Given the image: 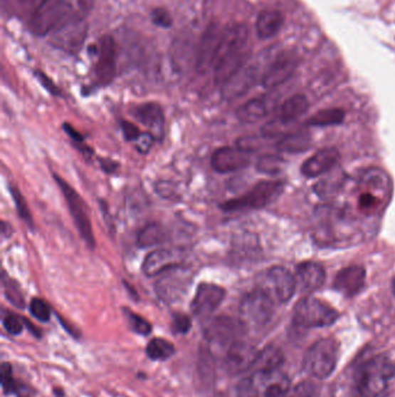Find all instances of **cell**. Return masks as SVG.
I'll list each match as a JSON object with an SVG mask.
<instances>
[{"label": "cell", "instance_id": "cell-44", "mask_svg": "<svg viewBox=\"0 0 395 397\" xmlns=\"http://www.w3.org/2000/svg\"><path fill=\"white\" fill-rule=\"evenodd\" d=\"M315 393V385L311 381L300 382L290 389L289 397H312Z\"/></svg>", "mask_w": 395, "mask_h": 397}, {"label": "cell", "instance_id": "cell-45", "mask_svg": "<svg viewBox=\"0 0 395 397\" xmlns=\"http://www.w3.org/2000/svg\"><path fill=\"white\" fill-rule=\"evenodd\" d=\"M151 19H152L154 25L162 27V29H169L172 26V22H173L171 14L165 9H156V10H153L152 13H151Z\"/></svg>", "mask_w": 395, "mask_h": 397}, {"label": "cell", "instance_id": "cell-25", "mask_svg": "<svg viewBox=\"0 0 395 397\" xmlns=\"http://www.w3.org/2000/svg\"><path fill=\"white\" fill-rule=\"evenodd\" d=\"M297 279L299 288L304 293H312L324 285L326 272L320 264L306 262L300 264L297 269Z\"/></svg>", "mask_w": 395, "mask_h": 397}, {"label": "cell", "instance_id": "cell-49", "mask_svg": "<svg viewBox=\"0 0 395 397\" xmlns=\"http://www.w3.org/2000/svg\"><path fill=\"white\" fill-rule=\"evenodd\" d=\"M63 129H64L65 134H68V136L71 138L72 143H84V136H83V135H81L80 133L75 128V127H72L70 123H63Z\"/></svg>", "mask_w": 395, "mask_h": 397}, {"label": "cell", "instance_id": "cell-27", "mask_svg": "<svg viewBox=\"0 0 395 397\" xmlns=\"http://www.w3.org/2000/svg\"><path fill=\"white\" fill-rule=\"evenodd\" d=\"M283 22V16L278 11H262L256 20V34L261 40L273 38L280 31Z\"/></svg>", "mask_w": 395, "mask_h": 397}, {"label": "cell", "instance_id": "cell-29", "mask_svg": "<svg viewBox=\"0 0 395 397\" xmlns=\"http://www.w3.org/2000/svg\"><path fill=\"white\" fill-rule=\"evenodd\" d=\"M283 352L276 346H267L258 352L256 363L253 365L252 371H270L280 369L283 365Z\"/></svg>", "mask_w": 395, "mask_h": 397}, {"label": "cell", "instance_id": "cell-22", "mask_svg": "<svg viewBox=\"0 0 395 397\" xmlns=\"http://www.w3.org/2000/svg\"><path fill=\"white\" fill-rule=\"evenodd\" d=\"M132 116L138 123L149 129L156 138H162L165 132V114L157 103H140L132 110Z\"/></svg>", "mask_w": 395, "mask_h": 397}, {"label": "cell", "instance_id": "cell-11", "mask_svg": "<svg viewBox=\"0 0 395 397\" xmlns=\"http://www.w3.org/2000/svg\"><path fill=\"white\" fill-rule=\"evenodd\" d=\"M247 331L248 328L241 322V319L231 316H217L206 321L203 328V336L211 344L231 346L241 341Z\"/></svg>", "mask_w": 395, "mask_h": 397}, {"label": "cell", "instance_id": "cell-51", "mask_svg": "<svg viewBox=\"0 0 395 397\" xmlns=\"http://www.w3.org/2000/svg\"><path fill=\"white\" fill-rule=\"evenodd\" d=\"M359 205H361L362 208H371L376 205V199L370 194H364L363 197H361Z\"/></svg>", "mask_w": 395, "mask_h": 397}, {"label": "cell", "instance_id": "cell-18", "mask_svg": "<svg viewBox=\"0 0 395 397\" xmlns=\"http://www.w3.org/2000/svg\"><path fill=\"white\" fill-rule=\"evenodd\" d=\"M182 259L184 252L179 249H157L144 259L142 271L149 278H153L175 266L184 265Z\"/></svg>", "mask_w": 395, "mask_h": 397}, {"label": "cell", "instance_id": "cell-15", "mask_svg": "<svg viewBox=\"0 0 395 397\" xmlns=\"http://www.w3.org/2000/svg\"><path fill=\"white\" fill-rule=\"evenodd\" d=\"M258 351L249 343L239 341L228 346L224 358V369L228 376H238L251 371L256 363Z\"/></svg>", "mask_w": 395, "mask_h": 397}, {"label": "cell", "instance_id": "cell-8", "mask_svg": "<svg viewBox=\"0 0 395 397\" xmlns=\"http://www.w3.org/2000/svg\"><path fill=\"white\" fill-rule=\"evenodd\" d=\"M55 182L60 188L66 205L69 207L70 213L75 222V227L78 229L83 241L88 244L90 250L95 247V238H94L92 222H90V214H88V206L83 200V197L79 195L78 192L72 187L69 182H66L64 179L60 178V175H53Z\"/></svg>", "mask_w": 395, "mask_h": 397}, {"label": "cell", "instance_id": "cell-21", "mask_svg": "<svg viewBox=\"0 0 395 397\" xmlns=\"http://www.w3.org/2000/svg\"><path fill=\"white\" fill-rule=\"evenodd\" d=\"M88 27L85 22H77L64 26L51 35V43L53 47L69 53H75L80 49L86 38Z\"/></svg>", "mask_w": 395, "mask_h": 397}, {"label": "cell", "instance_id": "cell-32", "mask_svg": "<svg viewBox=\"0 0 395 397\" xmlns=\"http://www.w3.org/2000/svg\"><path fill=\"white\" fill-rule=\"evenodd\" d=\"M165 230L158 223H149L145 225L137 236V245L140 249H149L162 244L165 241Z\"/></svg>", "mask_w": 395, "mask_h": 397}, {"label": "cell", "instance_id": "cell-20", "mask_svg": "<svg viewBox=\"0 0 395 397\" xmlns=\"http://www.w3.org/2000/svg\"><path fill=\"white\" fill-rule=\"evenodd\" d=\"M223 29H218V26L210 25L204 31L199 47H197L196 58H195V68L199 73H206L208 70L212 69V63L215 58L217 51L218 42L221 38Z\"/></svg>", "mask_w": 395, "mask_h": 397}, {"label": "cell", "instance_id": "cell-31", "mask_svg": "<svg viewBox=\"0 0 395 397\" xmlns=\"http://www.w3.org/2000/svg\"><path fill=\"white\" fill-rule=\"evenodd\" d=\"M310 147H311V136L304 132L290 133L277 143L278 150L288 153H302L307 150Z\"/></svg>", "mask_w": 395, "mask_h": 397}, {"label": "cell", "instance_id": "cell-7", "mask_svg": "<svg viewBox=\"0 0 395 397\" xmlns=\"http://www.w3.org/2000/svg\"><path fill=\"white\" fill-rule=\"evenodd\" d=\"M274 300L261 288L243 297L239 306V319L247 328L265 326L274 315Z\"/></svg>", "mask_w": 395, "mask_h": 397}, {"label": "cell", "instance_id": "cell-42", "mask_svg": "<svg viewBox=\"0 0 395 397\" xmlns=\"http://www.w3.org/2000/svg\"><path fill=\"white\" fill-rule=\"evenodd\" d=\"M3 326L4 329H5L10 335H20L22 330H23L25 321L18 317V316L14 315V314H9V315L5 316L3 319Z\"/></svg>", "mask_w": 395, "mask_h": 397}, {"label": "cell", "instance_id": "cell-28", "mask_svg": "<svg viewBox=\"0 0 395 397\" xmlns=\"http://www.w3.org/2000/svg\"><path fill=\"white\" fill-rule=\"evenodd\" d=\"M197 376L203 388L210 389L216 380L215 356H212L209 347H202L199 351V363H197Z\"/></svg>", "mask_w": 395, "mask_h": 397}, {"label": "cell", "instance_id": "cell-23", "mask_svg": "<svg viewBox=\"0 0 395 397\" xmlns=\"http://www.w3.org/2000/svg\"><path fill=\"white\" fill-rule=\"evenodd\" d=\"M364 267L358 265L349 266L346 269H341L334 279V289L344 295L352 297L358 294L365 286Z\"/></svg>", "mask_w": 395, "mask_h": 397}, {"label": "cell", "instance_id": "cell-35", "mask_svg": "<svg viewBox=\"0 0 395 397\" xmlns=\"http://www.w3.org/2000/svg\"><path fill=\"white\" fill-rule=\"evenodd\" d=\"M1 282H3L4 294H5L7 301L11 302L16 308L23 309L26 306V301L19 282L13 280V279L7 278L5 273L3 274Z\"/></svg>", "mask_w": 395, "mask_h": 397}, {"label": "cell", "instance_id": "cell-10", "mask_svg": "<svg viewBox=\"0 0 395 397\" xmlns=\"http://www.w3.org/2000/svg\"><path fill=\"white\" fill-rule=\"evenodd\" d=\"M193 271L184 265L175 266L160 274L156 284V292L160 300L165 304H175L187 294L191 282Z\"/></svg>", "mask_w": 395, "mask_h": 397}, {"label": "cell", "instance_id": "cell-43", "mask_svg": "<svg viewBox=\"0 0 395 397\" xmlns=\"http://www.w3.org/2000/svg\"><path fill=\"white\" fill-rule=\"evenodd\" d=\"M172 328H173V331L177 334L184 335L191 328V319L186 314H174L173 319H172Z\"/></svg>", "mask_w": 395, "mask_h": 397}, {"label": "cell", "instance_id": "cell-37", "mask_svg": "<svg viewBox=\"0 0 395 397\" xmlns=\"http://www.w3.org/2000/svg\"><path fill=\"white\" fill-rule=\"evenodd\" d=\"M289 123H291L285 121V120L282 119L280 116H277V118L270 120L269 123H265V125L262 127V135L267 138H278V136H283L284 138V136H287V135L290 134V133L288 132L290 127Z\"/></svg>", "mask_w": 395, "mask_h": 397}, {"label": "cell", "instance_id": "cell-52", "mask_svg": "<svg viewBox=\"0 0 395 397\" xmlns=\"http://www.w3.org/2000/svg\"><path fill=\"white\" fill-rule=\"evenodd\" d=\"M12 227L11 225H7L5 221L1 222V236H3V239L5 238L11 237V234H12Z\"/></svg>", "mask_w": 395, "mask_h": 397}, {"label": "cell", "instance_id": "cell-39", "mask_svg": "<svg viewBox=\"0 0 395 397\" xmlns=\"http://www.w3.org/2000/svg\"><path fill=\"white\" fill-rule=\"evenodd\" d=\"M123 311H125V319L128 321L129 326H130L132 331L142 336H147L151 334L152 326H151V323L149 321H147V319L138 315V314L131 311V310L123 309Z\"/></svg>", "mask_w": 395, "mask_h": 397}, {"label": "cell", "instance_id": "cell-26", "mask_svg": "<svg viewBox=\"0 0 395 397\" xmlns=\"http://www.w3.org/2000/svg\"><path fill=\"white\" fill-rule=\"evenodd\" d=\"M273 100L269 97H258L243 103L236 112L238 119L243 123H256L265 119L271 110Z\"/></svg>", "mask_w": 395, "mask_h": 397}, {"label": "cell", "instance_id": "cell-4", "mask_svg": "<svg viewBox=\"0 0 395 397\" xmlns=\"http://www.w3.org/2000/svg\"><path fill=\"white\" fill-rule=\"evenodd\" d=\"M289 391L290 378L280 369L254 371L238 387L241 397H283Z\"/></svg>", "mask_w": 395, "mask_h": 397}, {"label": "cell", "instance_id": "cell-13", "mask_svg": "<svg viewBox=\"0 0 395 397\" xmlns=\"http://www.w3.org/2000/svg\"><path fill=\"white\" fill-rule=\"evenodd\" d=\"M226 297V291L211 282H202L197 286L190 309L199 319H206L215 313Z\"/></svg>", "mask_w": 395, "mask_h": 397}, {"label": "cell", "instance_id": "cell-1", "mask_svg": "<svg viewBox=\"0 0 395 397\" xmlns=\"http://www.w3.org/2000/svg\"><path fill=\"white\" fill-rule=\"evenodd\" d=\"M93 9V0H40L29 19L31 31L47 36L64 26L84 22Z\"/></svg>", "mask_w": 395, "mask_h": 397}, {"label": "cell", "instance_id": "cell-30", "mask_svg": "<svg viewBox=\"0 0 395 397\" xmlns=\"http://www.w3.org/2000/svg\"><path fill=\"white\" fill-rule=\"evenodd\" d=\"M308 107H310V103H308L307 98L297 94L284 101L283 105L280 106L278 116L289 123H295L298 118L307 112Z\"/></svg>", "mask_w": 395, "mask_h": 397}, {"label": "cell", "instance_id": "cell-14", "mask_svg": "<svg viewBox=\"0 0 395 397\" xmlns=\"http://www.w3.org/2000/svg\"><path fill=\"white\" fill-rule=\"evenodd\" d=\"M298 66V57L293 51H283L275 57L261 77L265 88H275L291 78Z\"/></svg>", "mask_w": 395, "mask_h": 397}, {"label": "cell", "instance_id": "cell-40", "mask_svg": "<svg viewBox=\"0 0 395 397\" xmlns=\"http://www.w3.org/2000/svg\"><path fill=\"white\" fill-rule=\"evenodd\" d=\"M29 311L35 319L40 322H49L51 317V309L49 304L46 301L42 300L40 297H34L29 302Z\"/></svg>", "mask_w": 395, "mask_h": 397}, {"label": "cell", "instance_id": "cell-47", "mask_svg": "<svg viewBox=\"0 0 395 397\" xmlns=\"http://www.w3.org/2000/svg\"><path fill=\"white\" fill-rule=\"evenodd\" d=\"M154 140H156V138L151 133H142L139 138L135 142V145H136V149L140 153L145 155V153H149V151L151 150Z\"/></svg>", "mask_w": 395, "mask_h": 397}, {"label": "cell", "instance_id": "cell-9", "mask_svg": "<svg viewBox=\"0 0 395 397\" xmlns=\"http://www.w3.org/2000/svg\"><path fill=\"white\" fill-rule=\"evenodd\" d=\"M339 319V313L333 306L317 300L315 297H305L299 301L293 310V321L304 328H324L330 326Z\"/></svg>", "mask_w": 395, "mask_h": 397}, {"label": "cell", "instance_id": "cell-12", "mask_svg": "<svg viewBox=\"0 0 395 397\" xmlns=\"http://www.w3.org/2000/svg\"><path fill=\"white\" fill-rule=\"evenodd\" d=\"M258 288L273 297V300L285 304L295 295L297 282L289 269L274 266L258 277Z\"/></svg>", "mask_w": 395, "mask_h": 397}, {"label": "cell", "instance_id": "cell-41", "mask_svg": "<svg viewBox=\"0 0 395 397\" xmlns=\"http://www.w3.org/2000/svg\"><path fill=\"white\" fill-rule=\"evenodd\" d=\"M1 387L5 395L13 394L18 391L16 378L13 376L12 366L9 363L1 365Z\"/></svg>", "mask_w": 395, "mask_h": 397}, {"label": "cell", "instance_id": "cell-2", "mask_svg": "<svg viewBox=\"0 0 395 397\" xmlns=\"http://www.w3.org/2000/svg\"><path fill=\"white\" fill-rule=\"evenodd\" d=\"M249 29L243 24L223 29L212 63L216 84L223 86L246 66L249 57Z\"/></svg>", "mask_w": 395, "mask_h": 397}, {"label": "cell", "instance_id": "cell-17", "mask_svg": "<svg viewBox=\"0 0 395 397\" xmlns=\"http://www.w3.org/2000/svg\"><path fill=\"white\" fill-rule=\"evenodd\" d=\"M251 164V153L241 148L221 147L212 153L211 166L218 173L236 172Z\"/></svg>", "mask_w": 395, "mask_h": 397}, {"label": "cell", "instance_id": "cell-6", "mask_svg": "<svg viewBox=\"0 0 395 397\" xmlns=\"http://www.w3.org/2000/svg\"><path fill=\"white\" fill-rule=\"evenodd\" d=\"M339 349L334 339L324 338L312 345L304 358V368L313 378L324 380L332 376L337 364Z\"/></svg>", "mask_w": 395, "mask_h": 397}, {"label": "cell", "instance_id": "cell-46", "mask_svg": "<svg viewBox=\"0 0 395 397\" xmlns=\"http://www.w3.org/2000/svg\"><path fill=\"white\" fill-rule=\"evenodd\" d=\"M120 125H121L123 136H125V140L128 142H136V140H137L140 134H142L137 125H134V123H130V121H127V120H122Z\"/></svg>", "mask_w": 395, "mask_h": 397}, {"label": "cell", "instance_id": "cell-24", "mask_svg": "<svg viewBox=\"0 0 395 397\" xmlns=\"http://www.w3.org/2000/svg\"><path fill=\"white\" fill-rule=\"evenodd\" d=\"M339 157H341L339 153L336 149L326 148L317 151L313 156L306 160L300 170L302 175L307 178H317L319 175H324L335 167L339 163Z\"/></svg>", "mask_w": 395, "mask_h": 397}, {"label": "cell", "instance_id": "cell-5", "mask_svg": "<svg viewBox=\"0 0 395 397\" xmlns=\"http://www.w3.org/2000/svg\"><path fill=\"white\" fill-rule=\"evenodd\" d=\"M284 184L280 182H260L251 191L241 197L225 201L221 205V210L233 213L243 210H261L274 202L283 193Z\"/></svg>", "mask_w": 395, "mask_h": 397}, {"label": "cell", "instance_id": "cell-50", "mask_svg": "<svg viewBox=\"0 0 395 397\" xmlns=\"http://www.w3.org/2000/svg\"><path fill=\"white\" fill-rule=\"evenodd\" d=\"M99 160L101 169H102L105 172L109 173V175L115 173L120 167V164L115 162V160H108V158H100Z\"/></svg>", "mask_w": 395, "mask_h": 397}, {"label": "cell", "instance_id": "cell-33", "mask_svg": "<svg viewBox=\"0 0 395 397\" xmlns=\"http://www.w3.org/2000/svg\"><path fill=\"white\" fill-rule=\"evenodd\" d=\"M344 112L339 108H330L315 113V115L307 120V125L311 127H328L337 125L343 123Z\"/></svg>", "mask_w": 395, "mask_h": 397}, {"label": "cell", "instance_id": "cell-38", "mask_svg": "<svg viewBox=\"0 0 395 397\" xmlns=\"http://www.w3.org/2000/svg\"><path fill=\"white\" fill-rule=\"evenodd\" d=\"M10 192L13 197V201H14V204H16V212L19 214L22 221H25L26 225H28L29 228H34V221H33L31 212H29L28 205L26 202V199L23 197V195H22L19 188L11 186Z\"/></svg>", "mask_w": 395, "mask_h": 397}, {"label": "cell", "instance_id": "cell-48", "mask_svg": "<svg viewBox=\"0 0 395 397\" xmlns=\"http://www.w3.org/2000/svg\"><path fill=\"white\" fill-rule=\"evenodd\" d=\"M35 76H36V78L38 79V82L42 84V86H43L50 94H53L55 97H60V94H62L60 93V88H57L56 84H55L47 75H44L43 72L35 71Z\"/></svg>", "mask_w": 395, "mask_h": 397}, {"label": "cell", "instance_id": "cell-3", "mask_svg": "<svg viewBox=\"0 0 395 397\" xmlns=\"http://www.w3.org/2000/svg\"><path fill=\"white\" fill-rule=\"evenodd\" d=\"M394 378V364L387 356H374L358 374V391L363 397L383 396Z\"/></svg>", "mask_w": 395, "mask_h": 397}, {"label": "cell", "instance_id": "cell-19", "mask_svg": "<svg viewBox=\"0 0 395 397\" xmlns=\"http://www.w3.org/2000/svg\"><path fill=\"white\" fill-rule=\"evenodd\" d=\"M258 78V66L256 64H246L221 86L223 98L226 100H234L243 97L256 84Z\"/></svg>", "mask_w": 395, "mask_h": 397}, {"label": "cell", "instance_id": "cell-34", "mask_svg": "<svg viewBox=\"0 0 395 397\" xmlns=\"http://www.w3.org/2000/svg\"><path fill=\"white\" fill-rule=\"evenodd\" d=\"M174 345L164 338H153L147 346V356L151 360L162 361L174 356Z\"/></svg>", "mask_w": 395, "mask_h": 397}, {"label": "cell", "instance_id": "cell-16", "mask_svg": "<svg viewBox=\"0 0 395 397\" xmlns=\"http://www.w3.org/2000/svg\"><path fill=\"white\" fill-rule=\"evenodd\" d=\"M98 62L95 66V78L102 86L110 84L114 81L116 73V51L115 40L112 36H103L98 46Z\"/></svg>", "mask_w": 395, "mask_h": 397}, {"label": "cell", "instance_id": "cell-36", "mask_svg": "<svg viewBox=\"0 0 395 397\" xmlns=\"http://www.w3.org/2000/svg\"><path fill=\"white\" fill-rule=\"evenodd\" d=\"M284 160L276 155H265L260 157L256 163L258 172L268 175H278L283 170Z\"/></svg>", "mask_w": 395, "mask_h": 397}]
</instances>
